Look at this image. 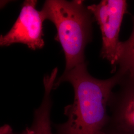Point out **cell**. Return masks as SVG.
Here are the masks:
<instances>
[{
  "mask_svg": "<svg viewBox=\"0 0 134 134\" xmlns=\"http://www.w3.org/2000/svg\"><path fill=\"white\" fill-rule=\"evenodd\" d=\"M1 134H10V130L9 127L5 126L2 128V129L1 131Z\"/></svg>",
  "mask_w": 134,
  "mask_h": 134,
  "instance_id": "cell-8",
  "label": "cell"
},
{
  "mask_svg": "<svg viewBox=\"0 0 134 134\" xmlns=\"http://www.w3.org/2000/svg\"><path fill=\"white\" fill-rule=\"evenodd\" d=\"M133 29L129 38L120 43L117 65L118 71L122 74L134 73V16Z\"/></svg>",
  "mask_w": 134,
  "mask_h": 134,
  "instance_id": "cell-7",
  "label": "cell"
},
{
  "mask_svg": "<svg viewBox=\"0 0 134 134\" xmlns=\"http://www.w3.org/2000/svg\"><path fill=\"white\" fill-rule=\"evenodd\" d=\"M123 74L117 71L113 77L99 80L91 76L86 62L64 72L55 81L54 88L63 82H70L75 97L65 108L67 121L58 126L59 134H101L108 123L107 107L113 89L119 85Z\"/></svg>",
  "mask_w": 134,
  "mask_h": 134,
  "instance_id": "cell-1",
  "label": "cell"
},
{
  "mask_svg": "<svg viewBox=\"0 0 134 134\" xmlns=\"http://www.w3.org/2000/svg\"><path fill=\"white\" fill-rule=\"evenodd\" d=\"M44 20L55 25V40L61 44L65 56L64 72L85 62V50L92 38V14L83 1L47 0L40 10Z\"/></svg>",
  "mask_w": 134,
  "mask_h": 134,
  "instance_id": "cell-2",
  "label": "cell"
},
{
  "mask_svg": "<svg viewBox=\"0 0 134 134\" xmlns=\"http://www.w3.org/2000/svg\"><path fill=\"white\" fill-rule=\"evenodd\" d=\"M101 134H107V133H105V132H103L102 133H101Z\"/></svg>",
  "mask_w": 134,
  "mask_h": 134,
  "instance_id": "cell-9",
  "label": "cell"
},
{
  "mask_svg": "<svg viewBox=\"0 0 134 134\" xmlns=\"http://www.w3.org/2000/svg\"><path fill=\"white\" fill-rule=\"evenodd\" d=\"M119 86L110 96L108 107L111 115L103 132L134 134V73L123 74Z\"/></svg>",
  "mask_w": 134,
  "mask_h": 134,
  "instance_id": "cell-5",
  "label": "cell"
},
{
  "mask_svg": "<svg viewBox=\"0 0 134 134\" xmlns=\"http://www.w3.org/2000/svg\"><path fill=\"white\" fill-rule=\"evenodd\" d=\"M58 71V68H56L50 74L44 77L45 91L43 100L38 108L35 111L31 127L26 130L24 134H53L50 122V111L52 106L51 92L54 89Z\"/></svg>",
  "mask_w": 134,
  "mask_h": 134,
  "instance_id": "cell-6",
  "label": "cell"
},
{
  "mask_svg": "<svg viewBox=\"0 0 134 134\" xmlns=\"http://www.w3.org/2000/svg\"><path fill=\"white\" fill-rule=\"evenodd\" d=\"M37 3L35 0L24 1L19 15L10 31L5 35H1V46L21 43L32 50L43 48V23L45 20L41 11L36 9Z\"/></svg>",
  "mask_w": 134,
  "mask_h": 134,
  "instance_id": "cell-4",
  "label": "cell"
},
{
  "mask_svg": "<svg viewBox=\"0 0 134 134\" xmlns=\"http://www.w3.org/2000/svg\"><path fill=\"white\" fill-rule=\"evenodd\" d=\"M127 6L125 0H103L98 4L87 6L100 29L101 57L110 63L113 72L117 65L121 43L119 35Z\"/></svg>",
  "mask_w": 134,
  "mask_h": 134,
  "instance_id": "cell-3",
  "label": "cell"
}]
</instances>
